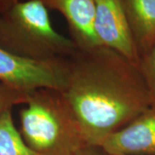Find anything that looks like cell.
Returning <instances> with one entry per match:
<instances>
[{"mask_svg": "<svg viewBox=\"0 0 155 155\" xmlns=\"http://www.w3.org/2000/svg\"><path fill=\"white\" fill-rule=\"evenodd\" d=\"M60 91L88 147L97 148L153 104L139 66L104 47L77 49L65 60Z\"/></svg>", "mask_w": 155, "mask_h": 155, "instance_id": "1", "label": "cell"}, {"mask_svg": "<svg viewBox=\"0 0 155 155\" xmlns=\"http://www.w3.org/2000/svg\"><path fill=\"white\" fill-rule=\"evenodd\" d=\"M20 110V134L41 155H77L88 147L82 129L59 90L39 89Z\"/></svg>", "mask_w": 155, "mask_h": 155, "instance_id": "2", "label": "cell"}, {"mask_svg": "<svg viewBox=\"0 0 155 155\" xmlns=\"http://www.w3.org/2000/svg\"><path fill=\"white\" fill-rule=\"evenodd\" d=\"M0 48L31 61L55 62L72 55L77 46L53 27L41 0H24L0 13Z\"/></svg>", "mask_w": 155, "mask_h": 155, "instance_id": "3", "label": "cell"}, {"mask_svg": "<svg viewBox=\"0 0 155 155\" xmlns=\"http://www.w3.org/2000/svg\"><path fill=\"white\" fill-rule=\"evenodd\" d=\"M64 61H31L0 48V83L25 93L39 89L61 91L64 81Z\"/></svg>", "mask_w": 155, "mask_h": 155, "instance_id": "4", "label": "cell"}, {"mask_svg": "<svg viewBox=\"0 0 155 155\" xmlns=\"http://www.w3.org/2000/svg\"><path fill=\"white\" fill-rule=\"evenodd\" d=\"M94 33L100 47L114 50L139 66L140 54L122 0H95Z\"/></svg>", "mask_w": 155, "mask_h": 155, "instance_id": "5", "label": "cell"}, {"mask_svg": "<svg viewBox=\"0 0 155 155\" xmlns=\"http://www.w3.org/2000/svg\"><path fill=\"white\" fill-rule=\"evenodd\" d=\"M105 155H155V103L100 147Z\"/></svg>", "mask_w": 155, "mask_h": 155, "instance_id": "6", "label": "cell"}, {"mask_svg": "<svg viewBox=\"0 0 155 155\" xmlns=\"http://www.w3.org/2000/svg\"><path fill=\"white\" fill-rule=\"evenodd\" d=\"M48 9L60 12L67 21L78 49L100 47L94 33L95 0H41Z\"/></svg>", "mask_w": 155, "mask_h": 155, "instance_id": "7", "label": "cell"}, {"mask_svg": "<svg viewBox=\"0 0 155 155\" xmlns=\"http://www.w3.org/2000/svg\"><path fill=\"white\" fill-rule=\"evenodd\" d=\"M140 57L155 42V0H122Z\"/></svg>", "mask_w": 155, "mask_h": 155, "instance_id": "8", "label": "cell"}, {"mask_svg": "<svg viewBox=\"0 0 155 155\" xmlns=\"http://www.w3.org/2000/svg\"><path fill=\"white\" fill-rule=\"evenodd\" d=\"M0 155H41L22 139L12 116V109L0 114Z\"/></svg>", "mask_w": 155, "mask_h": 155, "instance_id": "9", "label": "cell"}, {"mask_svg": "<svg viewBox=\"0 0 155 155\" xmlns=\"http://www.w3.org/2000/svg\"><path fill=\"white\" fill-rule=\"evenodd\" d=\"M139 68L149 90L153 103H155V42L152 48L140 57Z\"/></svg>", "mask_w": 155, "mask_h": 155, "instance_id": "10", "label": "cell"}, {"mask_svg": "<svg viewBox=\"0 0 155 155\" xmlns=\"http://www.w3.org/2000/svg\"><path fill=\"white\" fill-rule=\"evenodd\" d=\"M29 94L0 83V114L15 106L26 104Z\"/></svg>", "mask_w": 155, "mask_h": 155, "instance_id": "11", "label": "cell"}, {"mask_svg": "<svg viewBox=\"0 0 155 155\" xmlns=\"http://www.w3.org/2000/svg\"><path fill=\"white\" fill-rule=\"evenodd\" d=\"M24 0H0V13L7 11L11 6Z\"/></svg>", "mask_w": 155, "mask_h": 155, "instance_id": "12", "label": "cell"}, {"mask_svg": "<svg viewBox=\"0 0 155 155\" xmlns=\"http://www.w3.org/2000/svg\"><path fill=\"white\" fill-rule=\"evenodd\" d=\"M101 152L102 151L100 148L88 147H85L83 150H81L77 155H103L101 153Z\"/></svg>", "mask_w": 155, "mask_h": 155, "instance_id": "13", "label": "cell"}, {"mask_svg": "<svg viewBox=\"0 0 155 155\" xmlns=\"http://www.w3.org/2000/svg\"><path fill=\"white\" fill-rule=\"evenodd\" d=\"M104 155H105V154H104Z\"/></svg>", "mask_w": 155, "mask_h": 155, "instance_id": "14", "label": "cell"}]
</instances>
